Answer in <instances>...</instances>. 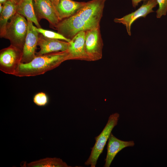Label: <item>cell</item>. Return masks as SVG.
I'll return each instance as SVG.
<instances>
[{"instance_id":"1","label":"cell","mask_w":167,"mask_h":167,"mask_svg":"<svg viewBox=\"0 0 167 167\" xmlns=\"http://www.w3.org/2000/svg\"><path fill=\"white\" fill-rule=\"evenodd\" d=\"M106 0H92L72 16L60 21L55 29L58 32L71 40L81 31L100 27Z\"/></svg>"},{"instance_id":"2","label":"cell","mask_w":167,"mask_h":167,"mask_svg":"<svg viewBox=\"0 0 167 167\" xmlns=\"http://www.w3.org/2000/svg\"><path fill=\"white\" fill-rule=\"evenodd\" d=\"M67 50L47 53L36 56L30 62L21 63L14 75L19 77L34 76L43 74L69 60Z\"/></svg>"},{"instance_id":"3","label":"cell","mask_w":167,"mask_h":167,"mask_svg":"<svg viewBox=\"0 0 167 167\" xmlns=\"http://www.w3.org/2000/svg\"><path fill=\"white\" fill-rule=\"evenodd\" d=\"M10 19L2 38L8 39L11 45L23 51L27 32V20L24 17L17 13Z\"/></svg>"},{"instance_id":"4","label":"cell","mask_w":167,"mask_h":167,"mask_svg":"<svg viewBox=\"0 0 167 167\" xmlns=\"http://www.w3.org/2000/svg\"><path fill=\"white\" fill-rule=\"evenodd\" d=\"M119 118V114L117 113L109 116L107 122L101 133L95 138V144L92 148L88 158L85 162V165H90L91 167L96 166L97 160L102 152L112 130L118 124Z\"/></svg>"},{"instance_id":"5","label":"cell","mask_w":167,"mask_h":167,"mask_svg":"<svg viewBox=\"0 0 167 167\" xmlns=\"http://www.w3.org/2000/svg\"><path fill=\"white\" fill-rule=\"evenodd\" d=\"M23 51L11 45L0 51V70L2 72L14 75L21 63Z\"/></svg>"},{"instance_id":"6","label":"cell","mask_w":167,"mask_h":167,"mask_svg":"<svg viewBox=\"0 0 167 167\" xmlns=\"http://www.w3.org/2000/svg\"><path fill=\"white\" fill-rule=\"evenodd\" d=\"M100 27L85 31L84 49L91 61H97L102 58L103 43Z\"/></svg>"},{"instance_id":"7","label":"cell","mask_w":167,"mask_h":167,"mask_svg":"<svg viewBox=\"0 0 167 167\" xmlns=\"http://www.w3.org/2000/svg\"><path fill=\"white\" fill-rule=\"evenodd\" d=\"M33 0L35 14L38 22L42 19H45L49 22L50 28L55 29L60 20L51 1Z\"/></svg>"},{"instance_id":"8","label":"cell","mask_w":167,"mask_h":167,"mask_svg":"<svg viewBox=\"0 0 167 167\" xmlns=\"http://www.w3.org/2000/svg\"><path fill=\"white\" fill-rule=\"evenodd\" d=\"M156 0H148L145 3L136 10L127 14L120 18H115L114 21L116 23H121L126 27L128 34L131 35V28L132 24L140 17L145 18L149 13L153 12L152 9L157 4Z\"/></svg>"},{"instance_id":"9","label":"cell","mask_w":167,"mask_h":167,"mask_svg":"<svg viewBox=\"0 0 167 167\" xmlns=\"http://www.w3.org/2000/svg\"><path fill=\"white\" fill-rule=\"evenodd\" d=\"M28 27L27 35L23 49L21 63H27L36 57L38 32L36 30L33 22L27 20Z\"/></svg>"},{"instance_id":"10","label":"cell","mask_w":167,"mask_h":167,"mask_svg":"<svg viewBox=\"0 0 167 167\" xmlns=\"http://www.w3.org/2000/svg\"><path fill=\"white\" fill-rule=\"evenodd\" d=\"M85 35V31L79 32L69 42V45L67 50L69 54V60L91 61L84 49Z\"/></svg>"},{"instance_id":"11","label":"cell","mask_w":167,"mask_h":167,"mask_svg":"<svg viewBox=\"0 0 167 167\" xmlns=\"http://www.w3.org/2000/svg\"><path fill=\"white\" fill-rule=\"evenodd\" d=\"M69 45V42L48 38L39 33L37 45L40 47V50L36 53V56L50 53L66 51Z\"/></svg>"},{"instance_id":"12","label":"cell","mask_w":167,"mask_h":167,"mask_svg":"<svg viewBox=\"0 0 167 167\" xmlns=\"http://www.w3.org/2000/svg\"><path fill=\"white\" fill-rule=\"evenodd\" d=\"M86 2L72 0H58L54 5L60 21L75 14L85 5Z\"/></svg>"},{"instance_id":"13","label":"cell","mask_w":167,"mask_h":167,"mask_svg":"<svg viewBox=\"0 0 167 167\" xmlns=\"http://www.w3.org/2000/svg\"><path fill=\"white\" fill-rule=\"evenodd\" d=\"M135 145L133 141H124L114 136L111 133L108 139L107 154L104 167H109L117 154L124 148L133 147Z\"/></svg>"},{"instance_id":"14","label":"cell","mask_w":167,"mask_h":167,"mask_svg":"<svg viewBox=\"0 0 167 167\" xmlns=\"http://www.w3.org/2000/svg\"><path fill=\"white\" fill-rule=\"evenodd\" d=\"M3 5L0 15V36L2 38L8 21L16 13L17 5L10 0H7Z\"/></svg>"},{"instance_id":"15","label":"cell","mask_w":167,"mask_h":167,"mask_svg":"<svg viewBox=\"0 0 167 167\" xmlns=\"http://www.w3.org/2000/svg\"><path fill=\"white\" fill-rule=\"evenodd\" d=\"M16 13L33 23L36 27L41 28L35 14L33 0H21L17 5Z\"/></svg>"},{"instance_id":"16","label":"cell","mask_w":167,"mask_h":167,"mask_svg":"<svg viewBox=\"0 0 167 167\" xmlns=\"http://www.w3.org/2000/svg\"><path fill=\"white\" fill-rule=\"evenodd\" d=\"M23 167H68L67 164L59 158H47L29 163L24 164Z\"/></svg>"},{"instance_id":"17","label":"cell","mask_w":167,"mask_h":167,"mask_svg":"<svg viewBox=\"0 0 167 167\" xmlns=\"http://www.w3.org/2000/svg\"><path fill=\"white\" fill-rule=\"evenodd\" d=\"M36 30L38 33L42 34L45 37L54 39L62 40L68 42H70L71 40L67 39L62 35L58 33L44 29L41 28H38L35 27Z\"/></svg>"},{"instance_id":"18","label":"cell","mask_w":167,"mask_h":167,"mask_svg":"<svg viewBox=\"0 0 167 167\" xmlns=\"http://www.w3.org/2000/svg\"><path fill=\"white\" fill-rule=\"evenodd\" d=\"M33 101L36 105L39 106H44L46 105L49 99L46 94L43 92H39L36 94L33 98Z\"/></svg>"},{"instance_id":"19","label":"cell","mask_w":167,"mask_h":167,"mask_svg":"<svg viewBox=\"0 0 167 167\" xmlns=\"http://www.w3.org/2000/svg\"><path fill=\"white\" fill-rule=\"evenodd\" d=\"M159 5L158 9L156 10V17L157 18H161L162 16L165 15L167 13V0H156Z\"/></svg>"},{"instance_id":"20","label":"cell","mask_w":167,"mask_h":167,"mask_svg":"<svg viewBox=\"0 0 167 167\" xmlns=\"http://www.w3.org/2000/svg\"><path fill=\"white\" fill-rule=\"evenodd\" d=\"M132 6L133 7L135 8L138 5L139 3L143 1L147 0H131Z\"/></svg>"},{"instance_id":"21","label":"cell","mask_w":167,"mask_h":167,"mask_svg":"<svg viewBox=\"0 0 167 167\" xmlns=\"http://www.w3.org/2000/svg\"><path fill=\"white\" fill-rule=\"evenodd\" d=\"M14 3L18 4L20 2L21 0H10Z\"/></svg>"},{"instance_id":"22","label":"cell","mask_w":167,"mask_h":167,"mask_svg":"<svg viewBox=\"0 0 167 167\" xmlns=\"http://www.w3.org/2000/svg\"><path fill=\"white\" fill-rule=\"evenodd\" d=\"M3 9V5L0 3V13H1Z\"/></svg>"},{"instance_id":"23","label":"cell","mask_w":167,"mask_h":167,"mask_svg":"<svg viewBox=\"0 0 167 167\" xmlns=\"http://www.w3.org/2000/svg\"><path fill=\"white\" fill-rule=\"evenodd\" d=\"M7 0H0V3L2 4L4 3Z\"/></svg>"},{"instance_id":"24","label":"cell","mask_w":167,"mask_h":167,"mask_svg":"<svg viewBox=\"0 0 167 167\" xmlns=\"http://www.w3.org/2000/svg\"><path fill=\"white\" fill-rule=\"evenodd\" d=\"M51 0L52 2L53 5L55 4L58 1V0Z\"/></svg>"}]
</instances>
